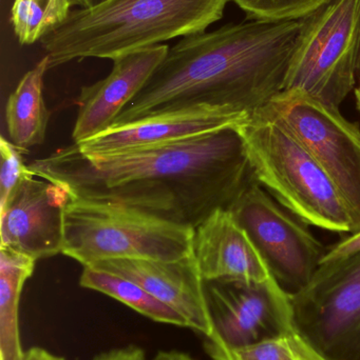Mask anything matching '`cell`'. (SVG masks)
Returning <instances> with one entry per match:
<instances>
[{"instance_id":"cell-8","label":"cell","mask_w":360,"mask_h":360,"mask_svg":"<svg viewBox=\"0 0 360 360\" xmlns=\"http://www.w3.org/2000/svg\"><path fill=\"white\" fill-rule=\"evenodd\" d=\"M280 120L314 156L346 201L353 233L360 231V127L340 108L298 90L279 93L263 108ZM352 234V233H351Z\"/></svg>"},{"instance_id":"cell-24","label":"cell","mask_w":360,"mask_h":360,"mask_svg":"<svg viewBox=\"0 0 360 360\" xmlns=\"http://www.w3.org/2000/svg\"><path fill=\"white\" fill-rule=\"evenodd\" d=\"M93 360H146V354L143 349L130 345L124 348L99 353Z\"/></svg>"},{"instance_id":"cell-28","label":"cell","mask_w":360,"mask_h":360,"mask_svg":"<svg viewBox=\"0 0 360 360\" xmlns=\"http://www.w3.org/2000/svg\"><path fill=\"white\" fill-rule=\"evenodd\" d=\"M357 77H359V84H357V86H356V88H355V99H356L357 110H359V111H360V53H359V68H357Z\"/></svg>"},{"instance_id":"cell-23","label":"cell","mask_w":360,"mask_h":360,"mask_svg":"<svg viewBox=\"0 0 360 360\" xmlns=\"http://www.w3.org/2000/svg\"><path fill=\"white\" fill-rule=\"evenodd\" d=\"M359 252H360V231L352 233L338 243L328 247L321 264H332V262L344 259V258L349 257Z\"/></svg>"},{"instance_id":"cell-11","label":"cell","mask_w":360,"mask_h":360,"mask_svg":"<svg viewBox=\"0 0 360 360\" xmlns=\"http://www.w3.org/2000/svg\"><path fill=\"white\" fill-rule=\"evenodd\" d=\"M71 192L61 184L25 177L0 207L1 245L34 258L63 253V213Z\"/></svg>"},{"instance_id":"cell-2","label":"cell","mask_w":360,"mask_h":360,"mask_svg":"<svg viewBox=\"0 0 360 360\" xmlns=\"http://www.w3.org/2000/svg\"><path fill=\"white\" fill-rule=\"evenodd\" d=\"M300 30V18H249L182 38L113 126L202 105L253 115L285 90Z\"/></svg>"},{"instance_id":"cell-25","label":"cell","mask_w":360,"mask_h":360,"mask_svg":"<svg viewBox=\"0 0 360 360\" xmlns=\"http://www.w3.org/2000/svg\"><path fill=\"white\" fill-rule=\"evenodd\" d=\"M23 360H66L63 356L54 354L46 349L40 347H33L25 351V359Z\"/></svg>"},{"instance_id":"cell-14","label":"cell","mask_w":360,"mask_h":360,"mask_svg":"<svg viewBox=\"0 0 360 360\" xmlns=\"http://www.w3.org/2000/svg\"><path fill=\"white\" fill-rule=\"evenodd\" d=\"M167 44L150 46L116 57L109 75L82 86L72 139L80 143L113 126L123 110L141 92L168 52Z\"/></svg>"},{"instance_id":"cell-3","label":"cell","mask_w":360,"mask_h":360,"mask_svg":"<svg viewBox=\"0 0 360 360\" xmlns=\"http://www.w3.org/2000/svg\"><path fill=\"white\" fill-rule=\"evenodd\" d=\"M230 0H107L71 11L40 40L49 69L106 58L202 33L223 17Z\"/></svg>"},{"instance_id":"cell-17","label":"cell","mask_w":360,"mask_h":360,"mask_svg":"<svg viewBox=\"0 0 360 360\" xmlns=\"http://www.w3.org/2000/svg\"><path fill=\"white\" fill-rule=\"evenodd\" d=\"M36 260L8 248H0V360H23L19 333V302Z\"/></svg>"},{"instance_id":"cell-19","label":"cell","mask_w":360,"mask_h":360,"mask_svg":"<svg viewBox=\"0 0 360 360\" xmlns=\"http://www.w3.org/2000/svg\"><path fill=\"white\" fill-rule=\"evenodd\" d=\"M205 350L213 360H329L296 327L242 348H222L206 340Z\"/></svg>"},{"instance_id":"cell-6","label":"cell","mask_w":360,"mask_h":360,"mask_svg":"<svg viewBox=\"0 0 360 360\" xmlns=\"http://www.w3.org/2000/svg\"><path fill=\"white\" fill-rule=\"evenodd\" d=\"M300 20L283 91H302L340 108L356 84L360 0H328Z\"/></svg>"},{"instance_id":"cell-9","label":"cell","mask_w":360,"mask_h":360,"mask_svg":"<svg viewBox=\"0 0 360 360\" xmlns=\"http://www.w3.org/2000/svg\"><path fill=\"white\" fill-rule=\"evenodd\" d=\"M283 288L304 289L327 252L306 221L275 200L254 179L228 207Z\"/></svg>"},{"instance_id":"cell-13","label":"cell","mask_w":360,"mask_h":360,"mask_svg":"<svg viewBox=\"0 0 360 360\" xmlns=\"http://www.w3.org/2000/svg\"><path fill=\"white\" fill-rule=\"evenodd\" d=\"M89 266L139 283L163 304L182 315L190 329L200 332L206 338L213 335L205 281L194 254L177 262L124 258L104 260Z\"/></svg>"},{"instance_id":"cell-16","label":"cell","mask_w":360,"mask_h":360,"mask_svg":"<svg viewBox=\"0 0 360 360\" xmlns=\"http://www.w3.org/2000/svg\"><path fill=\"white\" fill-rule=\"evenodd\" d=\"M49 70V59L44 56L23 75L6 105V122L10 141L27 152L42 145L46 137L50 111L44 98V77Z\"/></svg>"},{"instance_id":"cell-22","label":"cell","mask_w":360,"mask_h":360,"mask_svg":"<svg viewBox=\"0 0 360 360\" xmlns=\"http://www.w3.org/2000/svg\"><path fill=\"white\" fill-rule=\"evenodd\" d=\"M0 207H2L18 184L33 172L23 162V154L25 151L19 149L12 141H6L4 136L0 137Z\"/></svg>"},{"instance_id":"cell-4","label":"cell","mask_w":360,"mask_h":360,"mask_svg":"<svg viewBox=\"0 0 360 360\" xmlns=\"http://www.w3.org/2000/svg\"><path fill=\"white\" fill-rule=\"evenodd\" d=\"M238 130L254 177L275 200L309 226L353 233L352 215L340 191L280 120L259 110Z\"/></svg>"},{"instance_id":"cell-7","label":"cell","mask_w":360,"mask_h":360,"mask_svg":"<svg viewBox=\"0 0 360 360\" xmlns=\"http://www.w3.org/2000/svg\"><path fill=\"white\" fill-rule=\"evenodd\" d=\"M296 329L329 360H360V252L319 266L291 293Z\"/></svg>"},{"instance_id":"cell-21","label":"cell","mask_w":360,"mask_h":360,"mask_svg":"<svg viewBox=\"0 0 360 360\" xmlns=\"http://www.w3.org/2000/svg\"><path fill=\"white\" fill-rule=\"evenodd\" d=\"M249 19H299L328 0H232Z\"/></svg>"},{"instance_id":"cell-27","label":"cell","mask_w":360,"mask_h":360,"mask_svg":"<svg viewBox=\"0 0 360 360\" xmlns=\"http://www.w3.org/2000/svg\"><path fill=\"white\" fill-rule=\"evenodd\" d=\"M70 1L72 6H78V8H90L104 4L107 0H70Z\"/></svg>"},{"instance_id":"cell-1","label":"cell","mask_w":360,"mask_h":360,"mask_svg":"<svg viewBox=\"0 0 360 360\" xmlns=\"http://www.w3.org/2000/svg\"><path fill=\"white\" fill-rule=\"evenodd\" d=\"M73 196L118 203L196 229L255 177L238 127L164 145L86 156L75 143L29 165Z\"/></svg>"},{"instance_id":"cell-18","label":"cell","mask_w":360,"mask_h":360,"mask_svg":"<svg viewBox=\"0 0 360 360\" xmlns=\"http://www.w3.org/2000/svg\"><path fill=\"white\" fill-rule=\"evenodd\" d=\"M80 285L110 296L156 323L190 328L182 315L163 304L139 283L120 275L92 266H84Z\"/></svg>"},{"instance_id":"cell-20","label":"cell","mask_w":360,"mask_h":360,"mask_svg":"<svg viewBox=\"0 0 360 360\" xmlns=\"http://www.w3.org/2000/svg\"><path fill=\"white\" fill-rule=\"evenodd\" d=\"M70 0H14L11 22L21 46L40 41L71 13Z\"/></svg>"},{"instance_id":"cell-26","label":"cell","mask_w":360,"mask_h":360,"mask_svg":"<svg viewBox=\"0 0 360 360\" xmlns=\"http://www.w3.org/2000/svg\"><path fill=\"white\" fill-rule=\"evenodd\" d=\"M151 360H196L190 355L180 351H160Z\"/></svg>"},{"instance_id":"cell-12","label":"cell","mask_w":360,"mask_h":360,"mask_svg":"<svg viewBox=\"0 0 360 360\" xmlns=\"http://www.w3.org/2000/svg\"><path fill=\"white\" fill-rule=\"evenodd\" d=\"M251 116L247 112L232 108H186L110 127L97 136L75 145L86 156L110 155L200 136L228 127H238Z\"/></svg>"},{"instance_id":"cell-15","label":"cell","mask_w":360,"mask_h":360,"mask_svg":"<svg viewBox=\"0 0 360 360\" xmlns=\"http://www.w3.org/2000/svg\"><path fill=\"white\" fill-rule=\"evenodd\" d=\"M194 254L204 281L266 283L274 278L228 209L217 210L194 229Z\"/></svg>"},{"instance_id":"cell-10","label":"cell","mask_w":360,"mask_h":360,"mask_svg":"<svg viewBox=\"0 0 360 360\" xmlns=\"http://www.w3.org/2000/svg\"><path fill=\"white\" fill-rule=\"evenodd\" d=\"M213 335L222 348L251 346L295 328L291 293L276 278L266 283L205 281Z\"/></svg>"},{"instance_id":"cell-5","label":"cell","mask_w":360,"mask_h":360,"mask_svg":"<svg viewBox=\"0 0 360 360\" xmlns=\"http://www.w3.org/2000/svg\"><path fill=\"white\" fill-rule=\"evenodd\" d=\"M63 254L84 266L124 258L177 262L194 254L192 226L73 195L63 213Z\"/></svg>"}]
</instances>
